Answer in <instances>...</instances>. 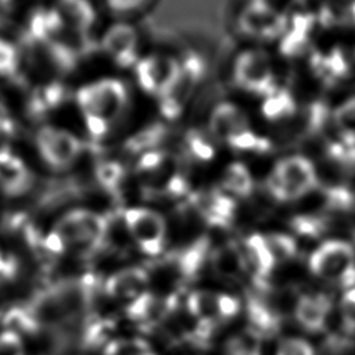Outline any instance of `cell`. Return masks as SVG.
I'll return each instance as SVG.
<instances>
[{"label": "cell", "mask_w": 355, "mask_h": 355, "mask_svg": "<svg viewBox=\"0 0 355 355\" xmlns=\"http://www.w3.org/2000/svg\"><path fill=\"white\" fill-rule=\"evenodd\" d=\"M233 79L244 92L269 94L275 89V71L269 54L259 49L241 51L234 60Z\"/></svg>", "instance_id": "cell-9"}, {"label": "cell", "mask_w": 355, "mask_h": 355, "mask_svg": "<svg viewBox=\"0 0 355 355\" xmlns=\"http://www.w3.org/2000/svg\"><path fill=\"white\" fill-rule=\"evenodd\" d=\"M324 24L354 25L355 0H327L322 8Z\"/></svg>", "instance_id": "cell-26"}, {"label": "cell", "mask_w": 355, "mask_h": 355, "mask_svg": "<svg viewBox=\"0 0 355 355\" xmlns=\"http://www.w3.org/2000/svg\"><path fill=\"white\" fill-rule=\"evenodd\" d=\"M25 55L17 40L0 33V83H12L21 73Z\"/></svg>", "instance_id": "cell-23"}, {"label": "cell", "mask_w": 355, "mask_h": 355, "mask_svg": "<svg viewBox=\"0 0 355 355\" xmlns=\"http://www.w3.org/2000/svg\"><path fill=\"white\" fill-rule=\"evenodd\" d=\"M239 29L248 37L269 42L284 36L288 21L286 15L272 4L254 0L244 6L237 17Z\"/></svg>", "instance_id": "cell-11"}, {"label": "cell", "mask_w": 355, "mask_h": 355, "mask_svg": "<svg viewBox=\"0 0 355 355\" xmlns=\"http://www.w3.org/2000/svg\"><path fill=\"white\" fill-rule=\"evenodd\" d=\"M212 265L215 272L223 277H239L247 266L244 254L233 244L218 248L214 252Z\"/></svg>", "instance_id": "cell-25"}, {"label": "cell", "mask_w": 355, "mask_h": 355, "mask_svg": "<svg viewBox=\"0 0 355 355\" xmlns=\"http://www.w3.org/2000/svg\"><path fill=\"white\" fill-rule=\"evenodd\" d=\"M75 103L89 135L100 139L122 115L128 103V92L122 80L100 78L80 86L76 90Z\"/></svg>", "instance_id": "cell-1"}, {"label": "cell", "mask_w": 355, "mask_h": 355, "mask_svg": "<svg viewBox=\"0 0 355 355\" xmlns=\"http://www.w3.org/2000/svg\"><path fill=\"white\" fill-rule=\"evenodd\" d=\"M340 318L345 333L355 336V287H349L340 300Z\"/></svg>", "instance_id": "cell-33"}, {"label": "cell", "mask_w": 355, "mask_h": 355, "mask_svg": "<svg viewBox=\"0 0 355 355\" xmlns=\"http://www.w3.org/2000/svg\"><path fill=\"white\" fill-rule=\"evenodd\" d=\"M141 182L154 191H178V183L182 178L178 172L176 161L164 153H150L139 162Z\"/></svg>", "instance_id": "cell-14"}, {"label": "cell", "mask_w": 355, "mask_h": 355, "mask_svg": "<svg viewBox=\"0 0 355 355\" xmlns=\"http://www.w3.org/2000/svg\"><path fill=\"white\" fill-rule=\"evenodd\" d=\"M147 0H105L108 8L116 14H128L139 10Z\"/></svg>", "instance_id": "cell-36"}, {"label": "cell", "mask_w": 355, "mask_h": 355, "mask_svg": "<svg viewBox=\"0 0 355 355\" xmlns=\"http://www.w3.org/2000/svg\"><path fill=\"white\" fill-rule=\"evenodd\" d=\"M196 207L204 220L214 226H226L236 209L233 197L226 194L220 187L201 191L196 197Z\"/></svg>", "instance_id": "cell-20"}, {"label": "cell", "mask_w": 355, "mask_h": 355, "mask_svg": "<svg viewBox=\"0 0 355 355\" xmlns=\"http://www.w3.org/2000/svg\"><path fill=\"white\" fill-rule=\"evenodd\" d=\"M226 355H261V336L252 329L236 333L226 343Z\"/></svg>", "instance_id": "cell-28"}, {"label": "cell", "mask_w": 355, "mask_h": 355, "mask_svg": "<svg viewBox=\"0 0 355 355\" xmlns=\"http://www.w3.org/2000/svg\"><path fill=\"white\" fill-rule=\"evenodd\" d=\"M330 308V298L324 294L302 295L295 305V318L306 330L319 331L326 324Z\"/></svg>", "instance_id": "cell-21"}, {"label": "cell", "mask_w": 355, "mask_h": 355, "mask_svg": "<svg viewBox=\"0 0 355 355\" xmlns=\"http://www.w3.org/2000/svg\"><path fill=\"white\" fill-rule=\"evenodd\" d=\"M243 254L245 263L254 270L259 280L266 279L276 265L263 234L250 236L245 241V250Z\"/></svg>", "instance_id": "cell-22"}, {"label": "cell", "mask_w": 355, "mask_h": 355, "mask_svg": "<svg viewBox=\"0 0 355 355\" xmlns=\"http://www.w3.org/2000/svg\"><path fill=\"white\" fill-rule=\"evenodd\" d=\"M125 227L140 250L151 257L162 252L166 239L164 216L147 207H130L123 212Z\"/></svg>", "instance_id": "cell-10"}, {"label": "cell", "mask_w": 355, "mask_h": 355, "mask_svg": "<svg viewBox=\"0 0 355 355\" xmlns=\"http://www.w3.org/2000/svg\"><path fill=\"white\" fill-rule=\"evenodd\" d=\"M250 320L254 324V331L261 336V333H272L277 329V319L269 311L268 306L257 300H251L248 304Z\"/></svg>", "instance_id": "cell-30"}, {"label": "cell", "mask_w": 355, "mask_h": 355, "mask_svg": "<svg viewBox=\"0 0 355 355\" xmlns=\"http://www.w3.org/2000/svg\"><path fill=\"white\" fill-rule=\"evenodd\" d=\"M32 168L26 158L6 146H0V193L18 197L31 187Z\"/></svg>", "instance_id": "cell-15"}, {"label": "cell", "mask_w": 355, "mask_h": 355, "mask_svg": "<svg viewBox=\"0 0 355 355\" xmlns=\"http://www.w3.org/2000/svg\"><path fill=\"white\" fill-rule=\"evenodd\" d=\"M54 236L60 244L93 251L104 243L107 220L101 214L92 209H71L58 219Z\"/></svg>", "instance_id": "cell-6"}, {"label": "cell", "mask_w": 355, "mask_h": 355, "mask_svg": "<svg viewBox=\"0 0 355 355\" xmlns=\"http://www.w3.org/2000/svg\"><path fill=\"white\" fill-rule=\"evenodd\" d=\"M10 85L14 86L17 115L33 128L44 123L64 100V87L53 78H25L21 73Z\"/></svg>", "instance_id": "cell-3"}, {"label": "cell", "mask_w": 355, "mask_h": 355, "mask_svg": "<svg viewBox=\"0 0 355 355\" xmlns=\"http://www.w3.org/2000/svg\"><path fill=\"white\" fill-rule=\"evenodd\" d=\"M337 132L348 143H355V96L344 100L333 114Z\"/></svg>", "instance_id": "cell-27"}, {"label": "cell", "mask_w": 355, "mask_h": 355, "mask_svg": "<svg viewBox=\"0 0 355 355\" xmlns=\"http://www.w3.org/2000/svg\"><path fill=\"white\" fill-rule=\"evenodd\" d=\"M123 169L116 162H104L97 169V179L105 189H114L119 184Z\"/></svg>", "instance_id": "cell-34"}, {"label": "cell", "mask_w": 355, "mask_h": 355, "mask_svg": "<svg viewBox=\"0 0 355 355\" xmlns=\"http://www.w3.org/2000/svg\"><path fill=\"white\" fill-rule=\"evenodd\" d=\"M209 132L220 143L240 151H262L266 141L254 130L245 111L233 103H219L209 115Z\"/></svg>", "instance_id": "cell-5"}, {"label": "cell", "mask_w": 355, "mask_h": 355, "mask_svg": "<svg viewBox=\"0 0 355 355\" xmlns=\"http://www.w3.org/2000/svg\"><path fill=\"white\" fill-rule=\"evenodd\" d=\"M294 111V101L286 92H279L276 87L266 94V101L263 103V114L269 119H280L287 116Z\"/></svg>", "instance_id": "cell-29"}, {"label": "cell", "mask_w": 355, "mask_h": 355, "mask_svg": "<svg viewBox=\"0 0 355 355\" xmlns=\"http://www.w3.org/2000/svg\"><path fill=\"white\" fill-rule=\"evenodd\" d=\"M10 115L7 111H3L0 108V139H3L6 136V133L8 132V128H10Z\"/></svg>", "instance_id": "cell-38"}, {"label": "cell", "mask_w": 355, "mask_h": 355, "mask_svg": "<svg viewBox=\"0 0 355 355\" xmlns=\"http://www.w3.org/2000/svg\"><path fill=\"white\" fill-rule=\"evenodd\" d=\"M18 0H0V26L14 18Z\"/></svg>", "instance_id": "cell-37"}, {"label": "cell", "mask_w": 355, "mask_h": 355, "mask_svg": "<svg viewBox=\"0 0 355 355\" xmlns=\"http://www.w3.org/2000/svg\"><path fill=\"white\" fill-rule=\"evenodd\" d=\"M31 153L40 166L51 172H64L78 162L82 143L67 128L44 122L33 128Z\"/></svg>", "instance_id": "cell-2"}, {"label": "cell", "mask_w": 355, "mask_h": 355, "mask_svg": "<svg viewBox=\"0 0 355 355\" xmlns=\"http://www.w3.org/2000/svg\"><path fill=\"white\" fill-rule=\"evenodd\" d=\"M51 7L64 29L79 37L87 36L96 22V10L90 0H54Z\"/></svg>", "instance_id": "cell-18"}, {"label": "cell", "mask_w": 355, "mask_h": 355, "mask_svg": "<svg viewBox=\"0 0 355 355\" xmlns=\"http://www.w3.org/2000/svg\"><path fill=\"white\" fill-rule=\"evenodd\" d=\"M239 311V300L232 295L196 290L187 297V312L201 326L211 329L216 322L232 318Z\"/></svg>", "instance_id": "cell-13"}, {"label": "cell", "mask_w": 355, "mask_h": 355, "mask_svg": "<svg viewBox=\"0 0 355 355\" xmlns=\"http://www.w3.org/2000/svg\"><path fill=\"white\" fill-rule=\"evenodd\" d=\"M150 283L148 272L143 268L132 266L114 273L107 280V293L118 301L133 302L147 293Z\"/></svg>", "instance_id": "cell-19"}, {"label": "cell", "mask_w": 355, "mask_h": 355, "mask_svg": "<svg viewBox=\"0 0 355 355\" xmlns=\"http://www.w3.org/2000/svg\"><path fill=\"white\" fill-rule=\"evenodd\" d=\"M182 64L168 54H150L135 64L139 86L148 94L164 97L175 85Z\"/></svg>", "instance_id": "cell-12"}, {"label": "cell", "mask_w": 355, "mask_h": 355, "mask_svg": "<svg viewBox=\"0 0 355 355\" xmlns=\"http://www.w3.org/2000/svg\"><path fill=\"white\" fill-rule=\"evenodd\" d=\"M276 355H315L312 345L301 338H284L279 343Z\"/></svg>", "instance_id": "cell-35"}, {"label": "cell", "mask_w": 355, "mask_h": 355, "mask_svg": "<svg viewBox=\"0 0 355 355\" xmlns=\"http://www.w3.org/2000/svg\"><path fill=\"white\" fill-rule=\"evenodd\" d=\"M17 43L21 49H39L65 32L58 14L50 6L33 4L18 17Z\"/></svg>", "instance_id": "cell-8"}, {"label": "cell", "mask_w": 355, "mask_h": 355, "mask_svg": "<svg viewBox=\"0 0 355 355\" xmlns=\"http://www.w3.org/2000/svg\"><path fill=\"white\" fill-rule=\"evenodd\" d=\"M309 269L319 279L352 286L355 282V250L348 241L327 240L312 252Z\"/></svg>", "instance_id": "cell-7"}, {"label": "cell", "mask_w": 355, "mask_h": 355, "mask_svg": "<svg viewBox=\"0 0 355 355\" xmlns=\"http://www.w3.org/2000/svg\"><path fill=\"white\" fill-rule=\"evenodd\" d=\"M254 179L241 162L229 164L220 175V189L230 197H245L252 191Z\"/></svg>", "instance_id": "cell-24"}, {"label": "cell", "mask_w": 355, "mask_h": 355, "mask_svg": "<svg viewBox=\"0 0 355 355\" xmlns=\"http://www.w3.org/2000/svg\"><path fill=\"white\" fill-rule=\"evenodd\" d=\"M318 183L312 161L304 155L279 159L266 179V189L277 201H295L309 194Z\"/></svg>", "instance_id": "cell-4"}, {"label": "cell", "mask_w": 355, "mask_h": 355, "mask_svg": "<svg viewBox=\"0 0 355 355\" xmlns=\"http://www.w3.org/2000/svg\"><path fill=\"white\" fill-rule=\"evenodd\" d=\"M263 236L276 263L286 262L294 257L297 245L291 236L283 233H270Z\"/></svg>", "instance_id": "cell-31"}, {"label": "cell", "mask_w": 355, "mask_h": 355, "mask_svg": "<svg viewBox=\"0 0 355 355\" xmlns=\"http://www.w3.org/2000/svg\"><path fill=\"white\" fill-rule=\"evenodd\" d=\"M150 352L147 343L139 338L115 340L105 349V355H148Z\"/></svg>", "instance_id": "cell-32"}, {"label": "cell", "mask_w": 355, "mask_h": 355, "mask_svg": "<svg viewBox=\"0 0 355 355\" xmlns=\"http://www.w3.org/2000/svg\"><path fill=\"white\" fill-rule=\"evenodd\" d=\"M137 32L129 24H114L103 35L104 53L118 65L130 67L137 62Z\"/></svg>", "instance_id": "cell-16"}, {"label": "cell", "mask_w": 355, "mask_h": 355, "mask_svg": "<svg viewBox=\"0 0 355 355\" xmlns=\"http://www.w3.org/2000/svg\"><path fill=\"white\" fill-rule=\"evenodd\" d=\"M201 76V67L196 61H187L182 64L180 73L172 86V89L159 98V107L164 115L168 118H175L183 112L194 89Z\"/></svg>", "instance_id": "cell-17"}]
</instances>
